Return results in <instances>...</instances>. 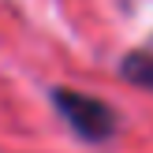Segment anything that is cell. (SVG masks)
Masks as SVG:
<instances>
[{
	"label": "cell",
	"mask_w": 153,
	"mask_h": 153,
	"mask_svg": "<svg viewBox=\"0 0 153 153\" xmlns=\"http://www.w3.org/2000/svg\"><path fill=\"white\" fill-rule=\"evenodd\" d=\"M49 105L64 120V127L79 142H86V146H108L120 134V112L97 94L71 90V86H52L49 90Z\"/></svg>",
	"instance_id": "obj_1"
},
{
	"label": "cell",
	"mask_w": 153,
	"mask_h": 153,
	"mask_svg": "<svg viewBox=\"0 0 153 153\" xmlns=\"http://www.w3.org/2000/svg\"><path fill=\"white\" fill-rule=\"evenodd\" d=\"M116 75L134 90H146L153 94V49H131L120 56L116 64Z\"/></svg>",
	"instance_id": "obj_2"
}]
</instances>
